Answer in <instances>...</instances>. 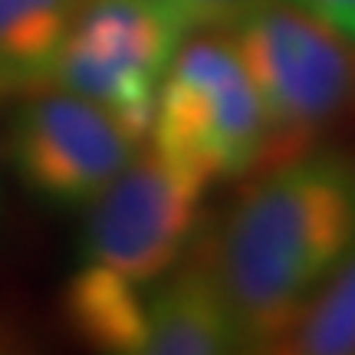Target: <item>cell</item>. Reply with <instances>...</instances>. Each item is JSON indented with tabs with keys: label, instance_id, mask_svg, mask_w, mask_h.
I'll return each instance as SVG.
<instances>
[{
	"label": "cell",
	"instance_id": "obj_1",
	"mask_svg": "<svg viewBox=\"0 0 355 355\" xmlns=\"http://www.w3.org/2000/svg\"><path fill=\"white\" fill-rule=\"evenodd\" d=\"M352 241V178L329 158L306 155L260 171L198 260L227 306L241 349L279 352Z\"/></svg>",
	"mask_w": 355,
	"mask_h": 355
},
{
	"label": "cell",
	"instance_id": "obj_2",
	"mask_svg": "<svg viewBox=\"0 0 355 355\" xmlns=\"http://www.w3.org/2000/svg\"><path fill=\"white\" fill-rule=\"evenodd\" d=\"M270 119L266 168L355 128V40L293 0H260L227 30Z\"/></svg>",
	"mask_w": 355,
	"mask_h": 355
},
{
	"label": "cell",
	"instance_id": "obj_3",
	"mask_svg": "<svg viewBox=\"0 0 355 355\" xmlns=\"http://www.w3.org/2000/svg\"><path fill=\"white\" fill-rule=\"evenodd\" d=\"M148 135V145L204 184L263 171L270 119L230 37L201 33L178 46L158 86Z\"/></svg>",
	"mask_w": 355,
	"mask_h": 355
},
{
	"label": "cell",
	"instance_id": "obj_4",
	"mask_svg": "<svg viewBox=\"0 0 355 355\" xmlns=\"http://www.w3.org/2000/svg\"><path fill=\"white\" fill-rule=\"evenodd\" d=\"M184 30L162 0H83L56 53L50 86L99 102L135 141L152 132L155 99Z\"/></svg>",
	"mask_w": 355,
	"mask_h": 355
},
{
	"label": "cell",
	"instance_id": "obj_5",
	"mask_svg": "<svg viewBox=\"0 0 355 355\" xmlns=\"http://www.w3.org/2000/svg\"><path fill=\"white\" fill-rule=\"evenodd\" d=\"M204 188L201 178L145 145L89 201L83 260L109 266L141 286L155 283L184 254Z\"/></svg>",
	"mask_w": 355,
	"mask_h": 355
},
{
	"label": "cell",
	"instance_id": "obj_6",
	"mask_svg": "<svg viewBox=\"0 0 355 355\" xmlns=\"http://www.w3.org/2000/svg\"><path fill=\"white\" fill-rule=\"evenodd\" d=\"M141 141L99 102L50 86L30 92L13 122V165L30 191L50 201H92Z\"/></svg>",
	"mask_w": 355,
	"mask_h": 355
},
{
	"label": "cell",
	"instance_id": "obj_7",
	"mask_svg": "<svg viewBox=\"0 0 355 355\" xmlns=\"http://www.w3.org/2000/svg\"><path fill=\"white\" fill-rule=\"evenodd\" d=\"M241 349L237 329L211 273L194 257L181 273L148 293V336L152 355H220Z\"/></svg>",
	"mask_w": 355,
	"mask_h": 355
},
{
	"label": "cell",
	"instance_id": "obj_8",
	"mask_svg": "<svg viewBox=\"0 0 355 355\" xmlns=\"http://www.w3.org/2000/svg\"><path fill=\"white\" fill-rule=\"evenodd\" d=\"M66 319L83 343L102 352H145L148 293L102 263L83 260L66 286Z\"/></svg>",
	"mask_w": 355,
	"mask_h": 355
},
{
	"label": "cell",
	"instance_id": "obj_9",
	"mask_svg": "<svg viewBox=\"0 0 355 355\" xmlns=\"http://www.w3.org/2000/svg\"><path fill=\"white\" fill-rule=\"evenodd\" d=\"M83 0H0V96L50 86L56 53Z\"/></svg>",
	"mask_w": 355,
	"mask_h": 355
},
{
	"label": "cell",
	"instance_id": "obj_10",
	"mask_svg": "<svg viewBox=\"0 0 355 355\" xmlns=\"http://www.w3.org/2000/svg\"><path fill=\"white\" fill-rule=\"evenodd\" d=\"M279 352L349 355L355 352V257L336 263L306 300Z\"/></svg>",
	"mask_w": 355,
	"mask_h": 355
},
{
	"label": "cell",
	"instance_id": "obj_11",
	"mask_svg": "<svg viewBox=\"0 0 355 355\" xmlns=\"http://www.w3.org/2000/svg\"><path fill=\"white\" fill-rule=\"evenodd\" d=\"M178 26L188 33H227L260 0H162Z\"/></svg>",
	"mask_w": 355,
	"mask_h": 355
},
{
	"label": "cell",
	"instance_id": "obj_12",
	"mask_svg": "<svg viewBox=\"0 0 355 355\" xmlns=\"http://www.w3.org/2000/svg\"><path fill=\"white\" fill-rule=\"evenodd\" d=\"M293 3L309 10L319 20H326L349 40H355V0H293Z\"/></svg>",
	"mask_w": 355,
	"mask_h": 355
}]
</instances>
